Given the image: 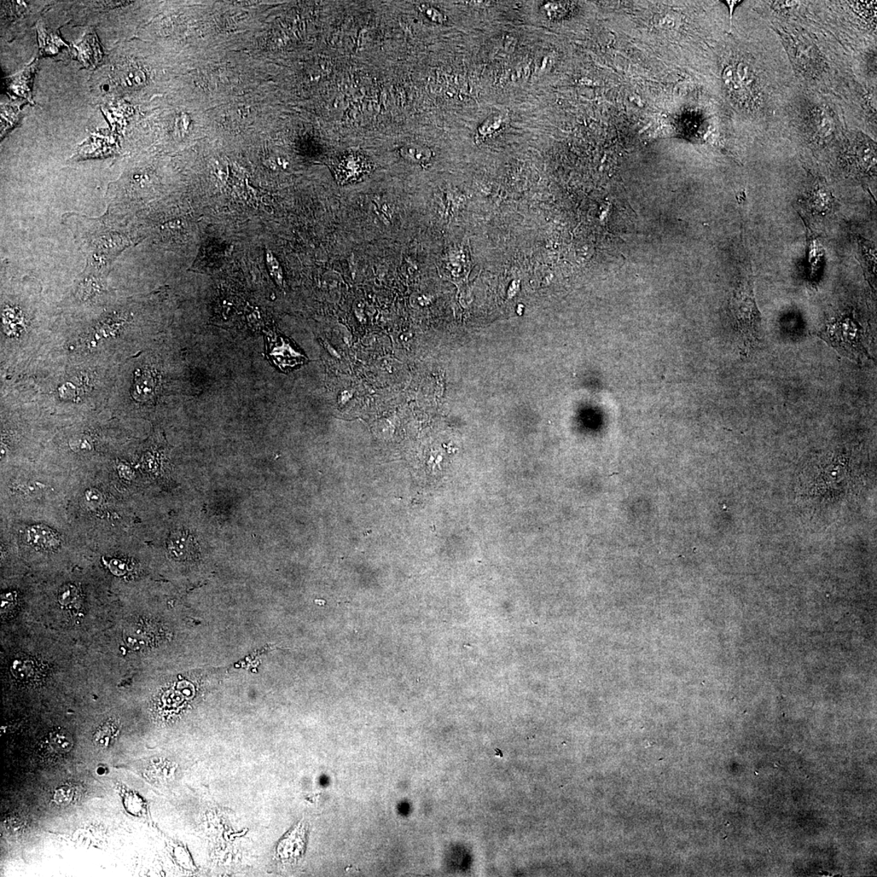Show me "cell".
<instances>
[{
    "label": "cell",
    "instance_id": "cell-6",
    "mask_svg": "<svg viewBox=\"0 0 877 877\" xmlns=\"http://www.w3.org/2000/svg\"><path fill=\"white\" fill-rule=\"evenodd\" d=\"M781 37L792 61L805 78H814L823 68L820 52L809 41L792 33L782 31Z\"/></svg>",
    "mask_w": 877,
    "mask_h": 877
},
{
    "label": "cell",
    "instance_id": "cell-26",
    "mask_svg": "<svg viewBox=\"0 0 877 877\" xmlns=\"http://www.w3.org/2000/svg\"><path fill=\"white\" fill-rule=\"evenodd\" d=\"M71 446L75 452H90L93 448V443L89 437L81 435L71 440Z\"/></svg>",
    "mask_w": 877,
    "mask_h": 877
},
{
    "label": "cell",
    "instance_id": "cell-9",
    "mask_svg": "<svg viewBox=\"0 0 877 877\" xmlns=\"http://www.w3.org/2000/svg\"><path fill=\"white\" fill-rule=\"evenodd\" d=\"M167 546L170 554L179 560L192 559L197 553L196 539L187 531L172 533L167 539Z\"/></svg>",
    "mask_w": 877,
    "mask_h": 877
},
{
    "label": "cell",
    "instance_id": "cell-14",
    "mask_svg": "<svg viewBox=\"0 0 877 877\" xmlns=\"http://www.w3.org/2000/svg\"><path fill=\"white\" fill-rule=\"evenodd\" d=\"M27 536L28 542L34 547L46 551H54L60 547L61 543L58 534L44 525L28 528Z\"/></svg>",
    "mask_w": 877,
    "mask_h": 877
},
{
    "label": "cell",
    "instance_id": "cell-17",
    "mask_svg": "<svg viewBox=\"0 0 877 877\" xmlns=\"http://www.w3.org/2000/svg\"><path fill=\"white\" fill-rule=\"evenodd\" d=\"M120 733L118 724L108 722L101 726L94 735L95 744L100 748H108L112 746Z\"/></svg>",
    "mask_w": 877,
    "mask_h": 877
},
{
    "label": "cell",
    "instance_id": "cell-2",
    "mask_svg": "<svg viewBox=\"0 0 877 877\" xmlns=\"http://www.w3.org/2000/svg\"><path fill=\"white\" fill-rule=\"evenodd\" d=\"M737 332L743 353L750 354L762 341V317L754 295L752 267L735 289L732 299Z\"/></svg>",
    "mask_w": 877,
    "mask_h": 877
},
{
    "label": "cell",
    "instance_id": "cell-20",
    "mask_svg": "<svg viewBox=\"0 0 877 877\" xmlns=\"http://www.w3.org/2000/svg\"><path fill=\"white\" fill-rule=\"evenodd\" d=\"M11 670L15 677L21 679H31L36 675V668L33 662L28 659H19L14 662Z\"/></svg>",
    "mask_w": 877,
    "mask_h": 877
},
{
    "label": "cell",
    "instance_id": "cell-23",
    "mask_svg": "<svg viewBox=\"0 0 877 877\" xmlns=\"http://www.w3.org/2000/svg\"><path fill=\"white\" fill-rule=\"evenodd\" d=\"M570 5L567 2H551L542 6L543 13L551 20L560 19L568 14Z\"/></svg>",
    "mask_w": 877,
    "mask_h": 877
},
{
    "label": "cell",
    "instance_id": "cell-10",
    "mask_svg": "<svg viewBox=\"0 0 877 877\" xmlns=\"http://www.w3.org/2000/svg\"><path fill=\"white\" fill-rule=\"evenodd\" d=\"M806 227L807 234V249H806V269L807 276L811 281H816L819 275H820L822 269L824 251L820 242L816 236L812 234L809 227Z\"/></svg>",
    "mask_w": 877,
    "mask_h": 877
},
{
    "label": "cell",
    "instance_id": "cell-27",
    "mask_svg": "<svg viewBox=\"0 0 877 877\" xmlns=\"http://www.w3.org/2000/svg\"><path fill=\"white\" fill-rule=\"evenodd\" d=\"M78 597V591L74 586L68 585L63 588L60 591L59 601L63 606L71 605V603L76 601Z\"/></svg>",
    "mask_w": 877,
    "mask_h": 877
},
{
    "label": "cell",
    "instance_id": "cell-25",
    "mask_svg": "<svg viewBox=\"0 0 877 877\" xmlns=\"http://www.w3.org/2000/svg\"><path fill=\"white\" fill-rule=\"evenodd\" d=\"M73 796V789L68 786H63L57 789L54 794V800L57 804L65 806L71 803Z\"/></svg>",
    "mask_w": 877,
    "mask_h": 877
},
{
    "label": "cell",
    "instance_id": "cell-3",
    "mask_svg": "<svg viewBox=\"0 0 877 877\" xmlns=\"http://www.w3.org/2000/svg\"><path fill=\"white\" fill-rule=\"evenodd\" d=\"M819 336L833 346L841 356L859 361L868 358L863 344V330L855 317L844 313L827 323Z\"/></svg>",
    "mask_w": 877,
    "mask_h": 877
},
{
    "label": "cell",
    "instance_id": "cell-18",
    "mask_svg": "<svg viewBox=\"0 0 877 877\" xmlns=\"http://www.w3.org/2000/svg\"><path fill=\"white\" fill-rule=\"evenodd\" d=\"M507 124V116L502 114L492 115L479 126L478 135L480 138L489 137L501 130Z\"/></svg>",
    "mask_w": 877,
    "mask_h": 877
},
{
    "label": "cell",
    "instance_id": "cell-13",
    "mask_svg": "<svg viewBox=\"0 0 877 877\" xmlns=\"http://www.w3.org/2000/svg\"><path fill=\"white\" fill-rule=\"evenodd\" d=\"M74 48L78 60L85 67H95L102 61L103 51L95 33L87 34Z\"/></svg>",
    "mask_w": 877,
    "mask_h": 877
},
{
    "label": "cell",
    "instance_id": "cell-8",
    "mask_svg": "<svg viewBox=\"0 0 877 877\" xmlns=\"http://www.w3.org/2000/svg\"><path fill=\"white\" fill-rule=\"evenodd\" d=\"M266 350L271 361L283 371L306 361L305 356L296 351L288 340L275 333L266 336Z\"/></svg>",
    "mask_w": 877,
    "mask_h": 877
},
{
    "label": "cell",
    "instance_id": "cell-29",
    "mask_svg": "<svg viewBox=\"0 0 877 877\" xmlns=\"http://www.w3.org/2000/svg\"><path fill=\"white\" fill-rule=\"evenodd\" d=\"M86 499L90 503L97 504L102 501L100 493L96 490H90L86 493Z\"/></svg>",
    "mask_w": 877,
    "mask_h": 877
},
{
    "label": "cell",
    "instance_id": "cell-7",
    "mask_svg": "<svg viewBox=\"0 0 877 877\" xmlns=\"http://www.w3.org/2000/svg\"><path fill=\"white\" fill-rule=\"evenodd\" d=\"M807 210L814 216L826 217L837 207V200L826 181L811 177L804 195Z\"/></svg>",
    "mask_w": 877,
    "mask_h": 877
},
{
    "label": "cell",
    "instance_id": "cell-1",
    "mask_svg": "<svg viewBox=\"0 0 877 877\" xmlns=\"http://www.w3.org/2000/svg\"><path fill=\"white\" fill-rule=\"evenodd\" d=\"M756 58L740 50L730 55L723 68L722 83L735 105L749 116L763 115L769 104L767 78Z\"/></svg>",
    "mask_w": 877,
    "mask_h": 877
},
{
    "label": "cell",
    "instance_id": "cell-22",
    "mask_svg": "<svg viewBox=\"0 0 877 877\" xmlns=\"http://www.w3.org/2000/svg\"><path fill=\"white\" fill-rule=\"evenodd\" d=\"M38 28L41 51H43L44 54L56 53L58 48L63 44L61 40L53 36H46L43 26Z\"/></svg>",
    "mask_w": 877,
    "mask_h": 877
},
{
    "label": "cell",
    "instance_id": "cell-30",
    "mask_svg": "<svg viewBox=\"0 0 877 877\" xmlns=\"http://www.w3.org/2000/svg\"><path fill=\"white\" fill-rule=\"evenodd\" d=\"M725 3L728 5V7L730 9V26H732V19H733L734 8L737 5V4L739 3V1H733V0H730V1H725Z\"/></svg>",
    "mask_w": 877,
    "mask_h": 877
},
{
    "label": "cell",
    "instance_id": "cell-15",
    "mask_svg": "<svg viewBox=\"0 0 877 877\" xmlns=\"http://www.w3.org/2000/svg\"><path fill=\"white\" fill-rule=\"evenodd\" d=\"M44 750L54 757H62L72 751L74 746L73 737L69 732L65 730H56L46 737Z\"/></svg>",
    "mask_w": 877,
    "mask_h": 877
},
{
    "label": "cell",
    "instance_id": "cell-11",
    "mask_svg": "<svg viewBox=\"0 0 877 877\" xmlns=\"http://www.w3.org/2000/svg\"><path fill=\"white\" fill-rule=\"evenodd\" d=\"M859 257L865 276L871 286H876V248L875 244L861 235L856 237Z\"/></svg>",
    "mask_w": 877,
    "mask_h": 877
},
{
    "label": "cell",
    "instance_id": "cell-5",
    "mask_svg": "<svg viewBox=\"0 0 877 877\" xmlns=\"http://www.w3.org/2000/svg\"><path fill=\"white\" fill-rule=\"evenodd\" d=\"M844 159L849 170L861 177H876V143L858 133L846 144Z\"/></svg>",
    "mask_w": 877,
    "mask_h": 877
},
{
    "label": "cell",
    "instance_id": "cell-12",
    "mask_svg": "<svg viewBox=\"0 0 877 877\" xmlns=\"http://www.w3.org/2000/svg\"><path fill=\"white\" fill-rule=\"evenodd\" d=\"M38 60L28 66L24 71L17 73L14 77L6 80L8 89L16 95L24 97L28 101H32L31 88L34 74H36Z\"/></svg>",
    "mask_w": 877,
    "mask_h": 877
},
{
    "label": "cell",
    "instance_id": "cell-16",
    "mask_svg": "<svg viewBox=\"0 0 877 877\" xmlns=\"http://www.w3.org/2000/svg\"><path fill=\"white\" fill-rule=\"evenodd\" d=\"M159 379L152 370H138L135 376V385L133 386V397L138 400H148L155 394Z\"/></svg>",
    "mask_w": 877,
    "mask_h": 877
},
{
    "label": "cell",
    "instance_id": "cell-19",
    "mask_svg": "<svg viewBox=\"0 0 877 877\" xmlns=\"http://www.w3.org/2000/svg\"><path fill=\"white\" fill-rule=\"evenodd\" d=\"M400 154L405 159L414 162L428 161L432 156L428 148L417 144L408 145L400 150Z\"/></svg>",
    "mask_w": 877,
    "mask_h": 877
},
{
    "label": "cell",
    "instance_id": "cell-21",
    "mask_svg": "<svg viewBox=\"0 0 877 877\" xmlns=\"http://www.w3.org/2000/svg\"><path fill=\"white\" fill-rule=\"evenodd\" d=\"M20 112L16 107L11 105L2 106L1 109V133L5 135L11 128L16 125L19 120Z\"/></svg>",
    "mask_w": 877,
    "mask_h": 877
},
{
    "label": "cell",
    "instance_id": "cell-4",
    "mask_svg": "<svg viewBox=\"0 0 877 877\" xmlns=\"http://www.w3.org/2000/svg\"><path fill=\"white\" fill-rule=\"evenodd\" d=\"M798 125L810 143L822 146L829 143L837 133V121L828 107L822 103L805 101L798 113Z\"/></svg>",
    "mask_w": 877,
    "mask_h": 877
},
{
    "label": "cell",
    "instance_id": "cell-24",
    "mask_svg": "<svg viewBox=\"0 0 877 877\" xmlns=\"http://www.w3.org/2000/svg\"><path fill=\"white\" fill-rule=\"evenodd\" d=\"M266 264L270 274L279 286L283 287L284 276L281 266L271 252H266Z\"/></svg>",
    "mask_w": 877,
    "mask_h": 877
},
{
    "label": "cell",
    "instance_id": "cell-28",
    "mask_svg": "<svg viewBox=\"0 0 877 877\" xmlns=\"http://www.w3.org/2000/svg\"><path fill=\"white\" fill-rule=\"evenodd\" d=\"M421 11L425 14L430 20L442 24L446 21L445 16L441 13L437 9L431 7V6L422 5Z\"/></svg>",
    "mask_w": 877,
    "mask_h": 877
}]
</instances>
